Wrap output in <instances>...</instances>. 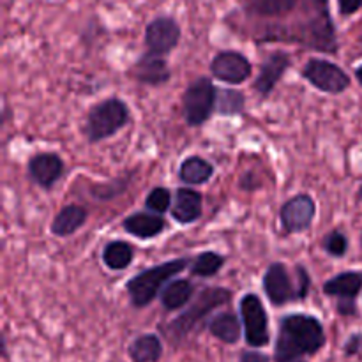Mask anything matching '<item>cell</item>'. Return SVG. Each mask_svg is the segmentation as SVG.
Segmentation results:
<instances>
[{
    "instance_id": "obj_1",
    "label": "cell",
    "mask_w": 362,
    "mask_h": 362,
    "mask_svg": "<svg viewBox=\"0 0 362 362\" xmlns=\"http://www.w3.org/2000/svg\"><path fill=\"white\" fill-rule=\"evenodd\" d=\"M240 11L262 30L258 42H297L322 53H338V34L329 0H239Z\"/></svg>"
},
{
    "instance_id": "obj_2",
    "label": "cell",
    "mask_w": 362,
    "mask_h": 362,
    "mask_svg": "<svg viewBox=\"0 0 362 362\" xmlns=\"http://www.w3.org/2000/svg\"><path fill=\"white\" fill-rule=\"evenodd\" d=\"M327 343L322 322L313 315L292 313L279 320L274 362H296L315 356Z\"/></svg>"
},
{
    "instance_id": "obj_3",
    "label": "cell",
    "mask_w": 362,
    "mask_h": 362,
    "mask_svg": "<svg viewBox=\"0 0 362 362\" xmlns=\"http://www.w3.org/2000/svg\"><path fill=\"white\" fill-rule=\"evenodd\" d=\"M191 264H193V260H191L189 257L175 258V260L163 262V264L152 265V267L138 272V274L133 276L126 285L131 304H133L134 308H138V310L147 308L156 297L161 296L166 283L172 281V278H175L179 272H182L184 269L189 267Z\"/></svg>"
},
{
    "instance_id": "obj_4",
    "label": "cell",
    "mask_w": 362,
    "mask_h": 362,
    "mask_svg": "<svg viewBox=\"0 0 362 362\" xmlns=\"http://www.w3.org/2000/svg\"><path fill=\"white\" fill-rule=\"evenodd\" d=\"M232 296V290L223 288V286H209V288H204L200 292V296L191 303V306L186 311H182L166 327H163V331L166 332V338L177 346L182 339L187 338L189 332H193L197 329V325L209 313H212V310L230 303Z\"/></svg>"
},
{
    "instance_id": "obj_5",
    "label": "cell",
    "mask_w": 362,
    "mask_h": 362,
    "mask_svg": "<svg viewBox=\"0 0 362 362\" xmlns=\"http://www.w3.org/2000/svg\"><path fill=\"white\" fill-rule=\"evenodd\" d=\"M129 119V106L117 95H112L88 108L81 131L90 144H98L124 129Z\"/></svg>"
},
{
    "instance_id": "obj_6",
    "label": "cell",
    "mask_w": 362,
    "mask_h": 362,
    "mask_svg": "<svg viewBox=\"0 0 362 362\" xmlns=\"http://www.w3.org/2000/svg\"><path fill=\"white\" fill-rule=\"evenodd\" d=\"M218 87L211 78L200 76L189 83L182 95V113L187 126L198 127L207 122L216 112Z\"/></svg>"
},
{
    "instance_id": "obj_7",
    "label": "cell",
    "mask_w": 362,
    "mask_h": 362,
    "mask_svg": "<svg viewBox=\"0 0 362 362\" xmlns=\"http://www.w3.org/2000/svg\"><path fill=\"white\" fill-rule=\"evenodd\" d=\"M300 74L308 83H311L320 92H325V94H343L352 85V80L343 67L327 59H318V57H311L304 64Z\"/></svg>"
},
{
    "instance_id": "obj_8",
    "label": "cell",
    "mask_w": 362,
    "mask_h": 362,
    "mask_svg": "<svg viewBox=\"0 0 362 362\" xmlns=\"http://www.w3.org/2000/svg\"><path fill=\"white\" fill-rule=\"evenodd\" d=\"M240 320L244 325V338L251 349H262L271 341L269 317L264 303L257 293H246L239 303Z\"/></svg>"
},
{
    "instance_id": "obj_9",
    "label": "cell",
    "mask_w": 362,
    "mask_h": 362,
    "mask_svg": "<svg viewBox=\"0 0 362 362\" xmlns=\"http://www.w3.org/2000/svg\"><path fill=\"white\" fill-rule=\"evenodd\" d=\"M180 37H182V28L179 21L168 14H161L148 21L145 27L144 41L148 53L166 57L179 46Z\"/></svg>"
},
{
    "instance_id": "obj_10",
    "label": "cell",
    "mask_w": 362,
    "mask_h": 362,
    "mask_svg": "<svg viewBox=\"0 0 362 362\" xmlns=\"http://www.w3.org/2000/svg\"><path fill=\"white\" fill-rule=\"evenodd\" d=\"M317 216V202L313 197L300 193L286 200L279 209V221L286 235L303 233L311 228Z\"/></svg>"
},
{
    "instance_id": "obj_11",
    "label": "cell",
    "mask_w": 362,
    "mask_h": 362,
    "mask_svg": "<svg viewBox=\"0 0 362 362\" xmlns=\"http://www.w3.org/2000/svg\"><path fill=\"white\" fill-rule=\"evenodd\" d=\"M211 73L218 81L230 85H239L250 80L253 73L250 59L237 49H223L212 59Z\"/></svg>"
},
{
    "instance_id": "obj_12",
    "label": "cell",
    "mask_w": 362,
    "mask_h": 362,
    "mask_svg": "<svg viewBox=\"0 0 362 362\" xmlns=\"http://www.w3.org/2000/svg\"><path fill=\"white\" fill-rule=\"evenodd\" d=\"M264 292L269 297L274 306H283V304L293 303V300H299V292H297V286L293 285L292 278L288 274V269L285 264H279L274 262L267 267L264 274Z\"/></svg>"
},
{
    "instance_id": "obj_13",
    "label": "cell",
    "mask_w": 362,
    "mask_h": 362,
    "mask_svg": "<svg viewBox=\"0 0 362 362\" xmlns=\"http://www.w3.org/2000/svg\"><path fill=\"white\" fill-rule=\"evenodd\" d=\"M62 158L57 152H37L27 163L28 179L41 189H52L64 175Z\"/></svg>"
},
{
    "instance_id": "obj_14",
    "label": "cell",
    "mask_w": 362,
    "mask_h": 362,
    "mask_svg": "<svg viewBox=\"0 0 362 362\" xmlns=\"http://www.w3.org/2000/svg\"><path fill=\"white\" fill-rule=\"evenodd\" d=\"M290 64H292V59H290L288 53L281 52V49L271 52L265 57L260 66V71H258V76L255 78L253 83V88L260 94L262 99L269 98L272 94V90L279 83L283 74L286 73Z\"/></svg>"
},
{
    "instance_id": "obj_15",
    "label": "cell",
    "mask_w": 362,
    "mask_h": 362,
    "mask_svg": "<svg viewBox=\"0 0 362 362\" xmlns=\"http://www.w3.org/2000/svg\"><path fill=\"white\" fill-rule=\"evenodd\" d=\"M133 78L140 85H148V87H161L172 78L168 62L165 57L152 55L145 52L133 66Z\"/></svg>"
},
{
    "instance_id": "obj_16",
    "label": "cell",
    "mask_w": 362,
    "mask_h": 362,
    "mask_svg": "<svg viewBox=\"0 0 362 362\" xmlns=\"http://www.w3.org/2000/svg\"><path fill=\"white\" fill-rule=\"evenodd\" d=\"M204 197L191 187H179L175 191L172 205V218L180 225H191L202 216Z\"/></svg>"
},
{
    "instance_id": "obj_17",
    "label": "cell",
    "mask_w": 362,
    "mask_h": 362,
    "mask_svg": "<svg viewBox=\"0 0 362 362\" xmlns=\"http://www.w3.org/2000/svg\"><path fill=\"white\" fill-rule=\"evenodd\" d=\"M122 228L126 230L129 235L138 237V239L141 240H148L161 235V233L165 232L166 221L159 214H154V212L138 211L124 219Z\"/></svg>"
},
{
    "instance_id": "obj_18",
    "label": "cell",
    "mask_w": 362,
    "mask_h": 362,
    "mask_svg": "<svg viewBox=\"0 0 362 362\" xmlns=\"http://www.w3.org/2000/svg\"><path fill=\"white\" fill-rule=\"evenodd\" d=\"M88 219L87 209L81 207V205H66V207L60 209L57 212V216L53 218L52 223V233L55 237H69L73 233H76L78 230L83 228V225Z\"/></svg>"
},
{
    "instance_id": "obj_19",
    "label": "cell",
    "mask_w": 362,
    "mask_h": 362,
    "mask_svg": "<svg viewBox=\"0 0 362 362\" xmlns=\"http://www.w3.org/2000/svg\"><path fill=\"white\" fill-rule=\"evenodd\" d=\"M362 292V272L361 271H346L332 276L329 281H325L324 293L329 297H338V299H357Z\"/></svg>"
},
{
    "instance_id": "obj_20",
    "label": "cell",
    "mask_w": 362,
    "mask_h": 362,
    "mask_svg": "<svg viewBox=\"0 0 362 362\" xmlns=\"http://www.w3.org/2000/svg\"><path fill=\"white\" fill-rule=\"evenodd\" d=\"M209 332L214 336L219 341L226 343V345H235L240 339V320L235 313L232 311H221V313L214 315L207 325Z\"/></svg>"
},
{
    "instance_id": "obj_21",
    "label": "cell",
    "mask_w": 362,
    "mask_h": 362,
    "mask_svg": "<svg viewBox=\"0 0 362 362\" xmlns=\"http://www.w3.org/2000/svg\"><path fill=\"white\" fill-rule=\"evenodd\" d=\"M214 175V166L202 156H189L179 166L180 182L187 186H202Z\"/></svg>"
},
{
    "instance_id": "obj_22",
    "label": "cell",
    "mask_w": 362,
    "mask_h": 362,
    "mask_svg": "<svg viewBox=\"0 0 362 362\" xmlns=\"http://www.w3.org/2000/svg\"><path fill=\"white\" fill-rule=\"evenodd\" d=\"M127 354L133 362H158L163 357V341L154 332H147L131 341Z\"/></svg>"
},
{
    "instance_id": "obj_23",
    "label": "cell",
    "mask_w": 362,
    "mask_h": 362,
    "mask_svg": "<svg viewBox=\"0 0 362 362\" xmlns=\"http://www.w3.org/2000/svg\"><path fill=\"white\" fill-rule=\"evenodd\" d=\"M193 293H194V285L189 281V279L177 278L166 283V286L163 288L159 299H161L163 308H165L166 311H175L186 306V304L191 300V297H193Z\"/></svg>"
},
{
    "instance_id": "obj_24",
    "label": "cell",
    "mask_w": 362,
    "mask_h": 362,
    "mask_svg": "<svg viewBox=\"0 0 362 362\" xmlns=\"http://www.w3.org/2000/svg\"><path fill=\"white\" fill-rule=\"evenodd\" d=\"M134 260V250L124 240H112L103 250V262L110 271H124Z\"/></svg>"
},
{
    "instance_id": "obj_25",
    "label": "cell",
    "mask_w": 362,
    "mask_h": 362,
    "mask_svg": "<svg viewBox=\"0 0 362 362\" xmlns=\"http://www.w3.org/2000/svg\"><path fill=\"white\" fill-rule=\"evenodd\" d=\"M133 175H134V172H131V173H126V175L119 177V179L110 180V182L92 184V186L88 187V193H90V197L94 198V200L110 202V200H113V198L120 197L122 193H126V189L129 187L131 180H133Z\"/></svg>"
},
{
    "instance_id": "obj_26",
    "label": "cell",
    "mask_w": 362,
    "mask_h": 362,
    "mask_svg": "<svg viewBox=\"0 0 362 362\" xmlns=\"http://www.w3.org/2000/svg\"><path fill=\"white\" fill-rule=\"evenodd\" d=\"M246 108V95L235 88H218V103L216 113L223 117L240 115Z\"/></svg>"
},
{
    "instance_id": "obj_27",
    "label": "cell",
    "mask_w": 362,
    "mask_h": 362,
    "mask_svg": "<svg viewBox=\"0 0 362 362\" xmlns=\"http://www.w3.org/2000/svg\"><path fill=\"white\" fill-rule=\"evenodd\" d=\"M225 260L226 258L223 255L216 253V251H204V253H200L194 258L189 271L191 274L198 276V278H212V276H216L221 271Z\"/></svg>"
},
{
    "instance_id": "obj_28",
    "label": "cell",
    "mask_w": 362,
    "mask_h": 362,
    "mask_svg": "<svg viewBox=\"0 0 362 362\" xmlns=\"http://www.w3.org/2000/svg\"><path fill=\"white\" fill-rule=\"evenodd\" d=\"M172 205H173V197L170 193V189L166 187L158 186L147 194L145 198V209L148 212H154V214H165V212L172 211Z\"/></svg>"
},
{
    "instance_id": "obj_29",
    "label": "cell",
    "mask_w": 362,
    "mask_h": 362,
    "mask_svg": "<svg viewBox=\"0 0 362 362\" xmlns=\"http://www.w3.org/2000/svg\"><path fill=\"white\" fill-rule=\"evenodd\" d=\"M322 246H324L325 253H327L329 257L343 258L346 255V251H349V237L343 232H339V230H332V232H329L327 235L324 237Z\"/></svg>"
},
{
    "instance_id": "obj_30",
    "label": "cell",
    "mask_w": 362,
    "mask_h": 362,
    "mask_svg": "<svg viewBox=\"0 0 362 362\" xmlns=\"http://www.w3.org/2000/svg\"><path fill=\"white\" fill-rule=\"evenodd\" d=\"M296 276H297V292H299V300H304L311 290V276L310 272L306 271L304 265H297Z\"/></svg>"
},
{
    "instance_id": "obj_31",
    "label": "cell",
    "mask_w": 362,
    "mask_h": 362,
    "mask_svg": "<svg viewBox=\"0 0 362 362\" xmlns=\"http://www.w3.org/2000/svg\"><path fill=\"white\" fill-rule=\"evenodd\" d=\"M361 350H362V334L361 332H356V334H352L349 339H346V343L343 345V352H345L346 357H354L357 356Z\"/></svg>"
},
{
    "instance_id": "obj_32",
    "label": "cell",
    "mask_w": 362,
    "mask_h": 362,
    "mask_svg": "<svg viewBox=\"0 0 362 362\" xmlns=\"http://www.w3.org/2000/svg\"><path fill=\"white\" fill-rule=\"evenodd\" d=\"M362 9V0H338V11L341 16H352Z\"/></svg>"
},
{
    "instance_id": "obj_33",
    "label": "cell",
    "mask_w": 362,
    "mask_h": 362,
    "mask_svg": "<svg viewBox=\"0 0 362 362\" xmlns=\"http://www.w3.org/2000/svg\"><path fill=\"white\" fill-rule=\"evenodd\" d=\"M338 313L343 317H354L357 315V304L354 299H339Z\"/></svg>"
},
{
    "instance_id": "obj_34",
    "label": "cell",
    "mask_w": 362,
    "mask_h": 362,
    "mask_svg": "<svg viewBox=\"0 0 362 362\" xmlns=\"http://www.w3.org/2000/svg\"><path fill=\"white\" fill-rule=\"evenodd\" d=\"M239 362H271V359H269V356L257 352V350H244V352L240 354Z\"/></svg>"
},
{
    "instance_id": "obj_35",
    "label": "cell",
    "mask_w": 362,
    "mask_h": 362,
    "mask_svg": "<svg viewBox=\"0 0 362 362\" xmlns=\"http://www.w3.org/2000/svg\"><path fill=\"white\" fill-rule=\"evenodd\" d=\"M255 182H257V177H255V173L253 172H247L246 175L240 177L239 186L243 187L244 191H255L258 187V184H255Z\"/></svg>"
},
{
    "instance_id": "obj_36",
    "label": "cell",
    "mask_w": 362,
    "mask_h": 362,
    "mask_svg": "<svg viewBox=\"0 0 362 362\" xmlns=\"http://www.w3.org/2000/svg\"><path fill=\"white\" fill-rule=\"evenodd\" d=\"M356 78H357V81H359V85L362 87V64H361V66H357V69H356Z\"/></svg>"
},
{
    "instance_id": "obj_37",
    "label": "cell",
    "mask_w": 362,
    "mask_h": 362,
    "mask_svg": "<svg viewBox=\"0 0 362 362\" xmlns=\"http://www.w3.org/2000/svg\"><path fill=\"white\" fill-rule=\"evenodd\" d=\"M357 198H359V200H362V184H361L359 191H357Z\"/></svg>"
},
{
    "instance_id": "obj_38",
    "label": "cell",
    "mask_w": 362,
    "mask_h": 362,
    "mask_svg": "<svg viewBox=\"0 0 362 362\" xmlns=\"http://www.w3.org/2000/svg\"><path fill=\"white\" fill-rule=\"evenodd\" d=\"M296 362H306V361H303V359H300V361H296Z\"/></svg>"
},
{
    "instance_id": "obj_39",
    "label": "cell",
    "mask_w": 362,
    "mask_h": 362,
    "mask_svg": "<svg viewBox=\"0 0 362 362\" xmlns=\"http://www.w3.org/2000/svg\"><path fill=\"white\" fill-rule=\"evenodd\" d=\"M361 243H362V237H361Z\"/></svg>"
}]
</instances>
